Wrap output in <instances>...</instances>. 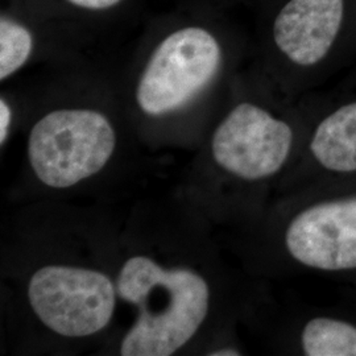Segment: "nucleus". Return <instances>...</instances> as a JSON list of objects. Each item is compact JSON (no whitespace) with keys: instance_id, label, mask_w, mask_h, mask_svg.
I'll return each mask as SVG.
<instances>
[{"instance_id":"f257e3e1","label":"nucleus","mask_w":356,"mask_h":356,"mask_svg":"<svg viewBox=\"0 0 356 356\" xmlns=\"http://www.w3.org/2000/svg\"><path fill=\"white\" fill-rule=\"evenodd\" d=\"M264 45L285 89H322L356 67V0H275Z\"/></svg>"},{"instance_id":"f03ea898","label":"nucleus","mask_w":356,"mask_h":356,"mask_svg":"<svg viewBox=\"0 0 356 356\" xmlns=\"http://www.w3.org/2000/svg\"><path fill=\"white\" fill-rule=\"evenodd\" d=\"M116 291L139 307V317L122 342L123 356L173 355L209 313L210 289L201 275L186 268L165 269L147 256L124 263Z\"/></svg>"},{"instance_id":"7ed1b4c3","label":"nucleus","mask_w":356,"mask_h":356,"mask_svg":"<svg viewBox=\"0 0 356 356\" xmlns=\"http://www.w3.org/2000/svg\"><path fill=\"white\" fill-rule=\"evenodd\" d=\"M279 250L298 269L356 289V175L298 188Z\"/></svg>"},{"instance_id":"20e7f679","label":"nucleus","mask_w":356,"mask_h":356,"mask_svg":"<svg viewBox=\"0 0 356 356\" xmlns=\"http://www.w3.org/2000/svg\"><path fill=\"white\" fill-rule=\"evenodd\" d=\"M305 131L304 102L285 114L270 103L244 98L216 127L213 159L229 177L245 185H260L296 161Z\"/></svg>"},{"instance_id":"39448f33","label":"nucleus","mask_w":356,"mask_h":356,"mask_svg":"<svg viewBox=\"0 0 356 356\" xmlns=\"http://www.w3.org/2000/svg\"><path fill=\"white\" fill-rule=\"evenodd\" d=\"M115 145V129L106 115L63 108L42 116L33 126L28 157L41 182L64 189L101 172Z\"/></svg>"},{"instance_id":"423d86ee","label":"nucleus","mask_w":356,"mask_h":356,"mask_svg":"<svg viewBox=\"0 0 356 356\" xmlns=\"http://www.w3.org/2000/svg\"><path fill=\"white\" fill-rule=\"evenodd\" d=\"M225 49L204 26H186L166 35L141 74L136 101L144 114L175 113L193 101L219 74Z\"/></svg>"},{"instance_id":"0eeeda50","label":"nucleus","mask_w":356,"mask_h":356,"mask_svg":"<svg viewBox=\"0 0 356 356\" xmlns=\"http://www.w3.org/2000/svg\"><path fill=\"white\" fill-rule=\"evenodd\" d=\"M306 131L296 164L298 188L356 175V69L304 98Z\"/></svg>"},{"instance_id":"6e6552de","label":"nucleus","mask_w":356,"mask_h":356,"mask_svg":"<svg viewBox=\"0 0 356 356\" xmlns=\"http://www.w3.org/2000/svg\"><path fill=\"white\" fill-rule=\"evenodd\" d=\"M28 298L48 329L66 338H83L107 327L116 292L113 281L98 270L48 266L32 276Z\"/></svg>"},{"instance_id":"1a4fd4ad","label":"nucleus","mask_w":356,"mask_h":356,"mask_svg":"<svg viewBox=\"0 0 356 356\" xmlns=\"http://www.w3.org/2000/svg\"><path fill=\"white\" fill-rule=\"evenodd\" d=\"M296 332L301 355L356 356V289L334 304L310 306Z\"/></svg>"},{"instance_id":"9d476101","label":"nucleus","mask_w":356,"mask_h":356,"mask_svg":"<svg viewBox=\"0 0 356 356\" xmlns=\"http://www.w3.org/2000/svg\"><path fill=\"white\" fill-rule=\"evenodd\" d=\"M33 35L8 15L0 19V79L4 81L24 66L33 51Z\"/></svg>"},{"instance_id":"9b49d317","label":"nucleus","mask_w":356,"mask_h":356,"mask_svg":"<svg viewBox=\"0 0 356 356\" xmlns=\"http://www.w3.org/2000/svg\"><path fill=\"white\" fill-rule=\"evenodd\" d=\"M76 8L86 11H107L119 6L123 0H66Z\"/></svg>"},{"instance_id":"f8f14e48","label":"nucleus","mask_w":356,"mask_h":356,"mask_svg":"<svg viewBox=\"0 0 356 356\" xmlns=\"http://www.w3.org/2000/svg\"><path fill=\"white\" fill-rule=\"evenodd\" d=\"M13 122V110L4 98L0 99V143L3 144Z\"/></svg>"},{"instance_id":"ddd939ff","label":"nucleus","mask_w":356,"mask_h":356,"mask_svg":"<svg viewBox=\"0 0 356 356\" xmlns=\"http://www.w3.org/2000/svg\"><path fill=\"white\" fill-rule=\"evenodd\" d=\"M211 356H239L242 355V353L238 350V348H220V350H216L214 353L210 354Z\"/></svg>"}]
</instances>
